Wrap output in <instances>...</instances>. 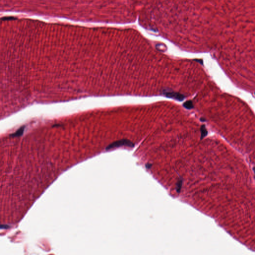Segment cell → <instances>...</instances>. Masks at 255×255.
Segmentation results:
<instances>
[{"instance_id":"cell-10","label":"cell","mask_w":255,"mask_h":255,"mask_svg":"<svg viewBox=\"0 0 255 255\" xmlns=\"http://www.w3.org/2000/svg\"></svg>"},{"instance_id":"cell-8","label":"cell","mask_w":255,"mask_h":255,"mask_svg":"<svg viewBox=\"0 0 255 255\" xmlns=\"http://www.w3.org/2000/svg\"><path fill=\"white\" fill-rule=\"evenodd\" d=\"M151 164H149V163L147 164L146 165H145V166H146V167H147V169H150V167H151Z\"/></svg>"},{"instance_id":"cell-2","label":"cell","mask_w":255,"mask_h":255,"mask_svg":"<svg viewBox=\"0 0 255 255\" xmlns=\"http://www.w3.org/2000/svg\"><path fill=\"white\" fill-rule=\"evenodd\" d=\"M163 94L165 95V96L167 97L170 98H172L175 100H178L179 101H183L184 98L185 96L184 95L178 92H176L174 91H166L165 90L163 91Z\"/></svg>"},{"instance_id":"cell-7","label":"cell","mask_w":255,"mask_h":255,"mask_svg":"<svg viewBox=\"0 0 255 255\" xmlns=\"http://www.w3.org/2000/svg\"><path fill=\"white\" fill-rule=\"evenodd\" d=\"M9 228V226L7 225H2L1 226V229H8Z\"/></svg>"},{"instance_id":"cell-5","label":"cell","mask_w":255,"mask_h":255,"mask_svg":"<svg viewBox=\"0 0 255 255\" xmlns=\"http://www.w3.org/2000/svg\"><path fill=\"white\" fill-rule=\"evenodd\" d=\"M200 131H201V137L200 139H202L205 136L207 135V131L205 128V125H202L200 128Z\"/></svg>"},{"instance_id":"cell-1","label":"cell","mask_w":255,"mask_h":255,"mask_svg":"<svg viewBox=\"0 0 255 255\" xmlns=\"http://www.w3.org/2000/svg\"><path fill=\"white\" fill-rule=\"evenodd\" d=\"M134 144L131 141L127 139H122L117 141H116L110 144H109L106 148V150H109L112 149L119 148L120 147L125 146L128 147L133 148L134 147Z\"/></svg>"},{"instance_id":"cell-3","label":"cell","mask_w":255,"mask_h":255,"mask_svg":"<svg viewBox=\"0 0 255 255\" xmlns=\"http://www.w3.org/2000/svg\"><path fill=\"white\" fill-rule=\"evenodd\" d=\"M25 130V127H22L20 128L17 132L13 134L11 136L12 137H19L20 136L22 135L24 132Z\"/></svg>"},{"instance_id":"cell-4","label":"cell","mask_w":255,"mask_h":255,"mask_svg":"<svg viewBox=\"0 0 255 255\" xmlns=\"http://www.w3.org/2000/svg\"><path fill=\"white\" fill-rule=\"evenodd\" d=\"M183 106L188 109V110H190V109L193 108V104L191 100H188L186 101L183 104Z\"/></svg>"},{"instance_id":"cell-6","label":"cell","mask_w":255,"mask_h":255,"mask_svg":"<svg viewBox=\"0 0 255 255\" xmlns=\"http://www.w3.org/2000/svg\"><path fill=\"white\" fill-rule=\"evenodd\" d=\"M182 183H183V182H182V180H179L177 182V186H176L177 191V192H178V193H179L180 191L181 186H182Z\"/></svg>"},{"instance_id":"cell-9","label":"cell","mask_w":255,"mask_h":255,"mask_svg":"<svg viewBox=\"0 0 255 255\" xmlns=\"http://www.w3.org/2000/svg\"><path fill=\"white\" fill-rule=\"evenodd\" d=\"M254 171L255 173V167H254Z\"/></svg>"}]
</instances>
